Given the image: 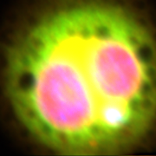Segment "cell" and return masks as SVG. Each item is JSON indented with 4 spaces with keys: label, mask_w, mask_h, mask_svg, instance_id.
<instances>
[{
    "label": "cell",
    "mask_w": 156,
    "mask_h": 156,
    "mask_svg": "<svg viewBox=\"0 0 156 156\" xmlns=\"http://www.w3.org/2000/svg\"><path fill=\"white\" fill-rule=\"evenodd\" d=\"M5 89L38 144L106 155L137 145L156 123V37L125 6L76 0L44 11L12 38Z\"/></svg>",
    "instance_id": "obj_1"
}]
</instances>
